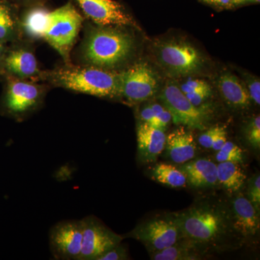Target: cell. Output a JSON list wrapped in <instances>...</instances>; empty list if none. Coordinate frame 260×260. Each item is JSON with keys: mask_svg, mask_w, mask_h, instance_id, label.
<instances>
[{"mask_svg": "<svg viewBox=\"0 0 260 260\" xmlns=\"http://www.w3.org/2000/svg\"><path fill=\"white\" fill-rule=\"evenodd\" d=\"M39 80L77 93L106 99L119 98V73L90 65L66 64L42 71Z\"/></svg>", "mask_w": 260, "mask_h": 260, "instance_id": "obj_2", "label": "cell"}, {"mask_svg": "<svg viewBox=\"0 0 260 260\" xmlns=\"http://www.w3.org/2000/svg\"><path fill=\"white\" fill-rule=\"evenodd\" d=\"M127 259L128 255L126 249L119 244L109 249L107 252L104 253L98 260H122Z\"/></svg>", "mask_w": 260, "mask_h": 260, "instance_id": "obj_29", "label": "cell"}, {"mask_svg": "<svg viewBox=\"0 0 260 260\" xmlns=\"http://www.w3.org/2000/svg\"><path fill=\"white\" fill-rule=\"evenodd\" d=\"M81 221L83 240L79 260H98L104 253L120 244L123 239L95 217H86Z\"/></svg>", "mask_w": 260, "mask_h": 260, "instance_id": "obj_10", "label": "cell"}, {"mask_svg": "<svg viewBox=\"0 0 260 260\" xmlns=\"http://www.w3.org/2000/svg\"><path fill=\"white\" fill-rule=\"evenodd\" d=\"M83 240L81 220H65L51 229L49 244L54 259L79 260Z\"/></svg>", "mask_w": 260, "mask_h": 260, "instance_id": "obj_11", "label": "cell"}, {"mask_svg": "<svg viewBox=\"0 0 260 260\" xmlns=\"http://www.w3.org/2000/svg\"><path fill=\"white\" fill-rule=\"evenodd\" d=\"M205 3H208L213 6L220 8H231L234 6L232 0H203Z\"/></svg>", "mask_w": 260, "mask_h": 260, "instance_id": "obj_35", "label": "cell"}, {"mask_svg": "<svg viewBox=\"0 0 260 260\" xmlns=\"http://www.w3.org/2000/svg\"><path fill=\"white\" fill-rule=\"evenodd\" d=\"M160 98L172 114L174 124L190 129H205L207 117L204 112L193 105L177 85L168 83L162 89Z\"/></svg>", "mask_w": 260, "mask_h": 260, "instance_id": "obj_9", "label": "cell"}, {"mask_svg": "<svg viewBox=\"0 0 260 260\" xmlns=\"http://www.w3.org/2000/svg\"><path fill=\"white\" fill-rule=\"evenodd\" d=\"M169 158L177 164H184L194 158L197 146L191 132L179 126L167 136L166 146Z\"/></svg>", "mask_w": 260, "mask_h": 260, "instance_id": "obj_15", "label": "cell"}, {"mask_svg": "<svg viewBox=\"0 0 260 260\" xmlns=\"http://www.w3.org/2000/svg\"><path fill=\"white\" fill-rule=\"evenodd\" d=\"M50 11L42 6L34 7L27 10L20 23V31L30 39H44Z\"/></svg>", "mask_w": 260, "mask_h": 260, "instance_id": "obj_19", "label": "cell"}, {"mask_svg": "<svg viewBox=\"0 0 260 260\" xmlns=\"http://www.w3.org/2000/svg\"><path fill=\"white\" fill-rule=\"evenodd\" d=\"M150 106L153 109L154 117L151 124L149 125L165 131L169 123L172 120V114L167 108L162 107L160 104H153Z\"/></svg>", "mask_w": 260, "mask_h": 260, "instance_id": "obj_25", "label": "cell"}, {"mask_svg": "<svg viewBox=\"0 0 260 260\" xmlns=\"http://www.w3.org/2000/svg\"><path fill=\"white\" fill-rule=\"evenodd\" d=\"M21 35L19 20L8 5L0 3V41L16 40Z\"/></svg>", "mask_w": 260, "mask_h": 260, "instance_id": "obj_23", "label": "cell"}, {"mask_svg": "<svg viewBox=\"0 0 260 260\" xmlns=\"http://www.w3.org/2000/svg\"><path fill=\"white\" fill-rule=\"evenodd\" d=\"M247 2H251V3H259L260 0H247Z\"/></svg>", "mask_w": 260, "mask_h": 260, "instance_id": "obj_38", "label": "cell"}, {"mask_svg": "<svg viewBox=\"0 0 260 260\" xmlns=\"http://www.w3.org/2000/svg\"><path fill=\"white\" fill-rule=\"evenodd\" d=\"M153 109L150 105L146 106L140 112V122L150 124L153 121Z\"/></svg>", "mask_w": 260, "mask_h": 260, "instance_id": "obj_34", "label": "cell"}, {"mask_svg": "<svg viewBox=\"0 0 260 260\" xmlns=\"http://www.w3.org/2000/svg\"><path fill=\"white\" fill-rule=\"evenodd\" d=\"M138 155L140 160L145 162L155 161L164 151L167 141L164 131L146 124L140 122L137 128Z\"/></svg>", "mask_w": 260, "mask_h": 260, "instance_id": "obj_14", "label": "cell"}, {"mask_svg": "<svg viewBox=\"0 0 260 260\" xmlns=\"http://www.w3.org/2000/svg\"><path fill=\"white\" fill-rule=\"evenodd\" d=\"M227 141V131L225 126H219L218 133L214 138L212 149L215 151H218Z\"/></svg>", "mask_w": 260, "mask_h": 260, "instance_id": "obj_33", "label": "cell"}, {"mask_svg": "<svg viewBox=\"0 0 260 260\" xmlns=\"http://www.w3.org/2000/svg\"><path fill=\"white\" fill-rule=\"evenodd\" d=\"M186 180L195 187H207L218 183L217 166L208 159L189 160L180 168Z\"/></svg>", "mask_w": 260, "mask_h": 260, "instance_id": "obj_18", "label": "cell"}, {"mask_svg": "<svg viewBox=\"0 0 260 260\" xmlns=\"http://www.w3.org/2000/svg\"><path fill=\"white\" fill-rule=\"evenodd\" d=\"M83 14L103 26L138 27L124 5L115 0H75Z\"/></svg>", "mask_w": 260, "mask_h": 260, "instance_id": "obj_12", "label": "cell"}, {"mask_svg": "<svg viewBox=\"0 0 260 260\" xmlns=\"http://www.w3.org/2000/svg\"><path fill=\"white\" fill-rule=\"evenodd\" d=\"M46 93L47 87L44 85L10 76L2 101V109L16 120H25L42 108Z\"/></svg>", "mask_w": 260, "mask_h": 260, "instance_id": "obj_5", "label": "cell"}, {"mask_svg": "<svg viewBox=\"0 0 260 260\" xmlns=\"http://www.w3.org/2000/svg\"><path fill=\"white\" fill-rule=\"evenodd\" d=\"M119 99L137 104L150 99L158 90L156 73L148 63L139 61L119 73Z\"/></svg>", "mask_w": 260, "mask_h": 260, "instance_id": "obj_7", "label": "cell"}, {"mask_svg": "<svg viewBox=\"0 0 260 260\" xmlns=\"http://www.w3.org/2000/svg\"><path fill=\"white\" fill-rule=\"evenodd\" d=\"M128 237L140 241L153 254L179 242L181 234L176 216L162 217L140 224Z\"/></svg>", "mask_w": 260, "mask_h": 260, "instance_id": "obj_8", "label": "cell"}, {"mask_svg": "<svg viewBox=\"0 0 260 260\" xmlns=\"http://www.w3.org/2000/svg\"><path fill=\"white\" fill-rule=\"evenodd\" d=\"M248 93L250 99L255 103L256 105L260 104V82L259 79L248 80Z\"/></svg>", "mask_w": 260, "mask_h": 260, "instance_id": "obj_31", "label": "cell"}, {"mask_svg": "<svg viewBox=\"0 0 260 260\" xmlns=\"http://www.w3.org/2000/svg\"><path fill=\"white\" fill-rule=\"evenodd\" d=\"M248 200L259 211L260 208V177L259 174L249 181L248 186Z\"/></svg>", "mask_w": 260, "mask_h": 260, "instance_id": "obj_28", "label": "cell"}, {"mask_svg": "<svg viewBox=\"0 0 260 260\" xmlns=\"http://www.w3.org/2000/svg\"><path fill=\"white\" fill-rule=\"evenodd\" d=\"M179 88L184 94L211 90L209 84L205 82V80L199 79L187 80L185 83L182 84Z\"/></svg>", "mask_w": 260, "mask_h": 260, "instance_id": "obj_27", "label": "cell"}, {"mask_svg": "<svg viewBox=\"0 0 260 260\" xmlns=\"http://www.w3.org/2000/svg\"><path fill=\"white\" fill-rule=\"evenodd\" d=\"M246 139L249 144L255 148L259 150L260 148V117L256 116L248 124L246 128Z\"/></svg>", "mask_w": 260, "mask_h": 260, "instance_id": "obj_26", "label": "cell"}, {"mask_svg": "<svg viewBox=\"0 0 260 260\" xmlns=\"http://www.w3.org/2000/svg\"><path fill=\"white\" fill-rule=\"evenodd\" d=\"M119 27H92L86 32L80 49L85 65L112 70L121 68L134 55L135 39Z\"/></svg>", "mask_w": 260, "mask_h": 260, "instance_id": "obj_1", "label": "cell"}, {"mask_svg": "<svg viewBox=\"0 0 260 260\" xmlns=\"http://www.w3.org/2000/svg\"><path fill=\"white\" fill-rule=\"evenodd\" d=\"M181 237L194 244H207L218 240L225 232V218L215 208L194 207L176 215Z\"/></svg>", "mask_w": 260, "mask_h": 260, "instance_id": "obj_4", "label": "cell"}, {"mask_svg": "<svg viewBox=\"0 0 260 260\" xmlns=\"http://www.w3.org/2000/svg\"><path fill=\"white\" fill-rule=\"evenodd\" d=\"M217 83L219 92L228 105L237 109L249 107L251 99L247 89L235 75L229 72L222 73Z\"/></svg>", "mask_w": 260, "mask_h": 260, "instance_id": "obj_17", "label": "cell"}, {"mask_svg": "<svg viewBox=\"0 0 260 260\" xmlns=\"http://www.w3.org/2000/svg\"><path fill=\"white\" fill-rule=\"evenodd\" d=\"M232 1L233 4H234V5H235L242 4V3H246V2H247V0H232Z\"/></svg>", "mask_w": 260, "mask_h": 260, "instance_id": "obj_37", "label": "cell"}, {"mask_svg": "<svg viewBox=\"0 0 260 260\" xmlns=\"http://www.w3.org/2000/svg\"><path fill=\"white\" fill-rule=\"evenodd\" d=\"M234 226L245 237L255 235L259 229V211L242 195H238L233 201Z\"/></svg>", "mask_w": 260, "mask_h": 260, "instance_id": "obj_16", "label": "cell"}, {"mask_svg": "<svg viewBox=\"0 0 260 260\" xmlns=\"http://www.w3.org/2000/svg\"><path fill=\"white\" fill-rule=\"evenodd\" d=\"M218 182L230 192H235L242 188L246 175L237 162H220L217 166Z\"/></svg>", "mask_w": 260, "mask_h": 260, "instance_id": "obj_20", "label": "cell"}, {"mask_svg": "<svg viewBox=\"0 0 260 260\" xmlns=\"http://www.w3.org/2000/svg\"><path fill=\"white\" fill-rule=\"evenodd\" d=\"M10 76L38 81L42 71L39 68L34 51L28 46H17L7 51L2 63Z\"/></svg>", "mask_w": 260, "mask_h": 260, "instance_id": "obj_13", "label": "cell"}, {"mask_svg": "<svg viewBox=\"0 0 260 260\" xmlns=\"http://www.w3.org/2000/svg\"><path fill=\"white\" fill-rule=\"evenodd\" d=\"M153 177L158 182L174 188L182 187L187 182L185 174L180 169L164 162L154 167Z\"/></svg>", "mask_w": 260, "mask_h": 260, "instance_id": "obj_22", "label": "cell"}, {"mask_svg": "<svg viewBox=\"0 0 260 260\" xmlns=\"http://www.w3.org/2000/svg\"><path fill=\"white\" fill-rule=\"evenodd\" d=\"M157 59L169 74L183 76L199 73L204 58L190 43L182 40L166 41L156 48Z\"/></svg>", "mask_w": 260, "mask_h": 260, "instance_id": "obj_6", "label": "cell"}, {"mask_svg": "<svg viewBox=\"0 0 260 260\" xmlns=\"http://www.w3.org/2000/svg\"><path fill=\"white\" fill-rule=\"evenodd\" d=\"M83 21V17L70 3L49 13L44 39L60 54L66 64H71L70 54Z\"/></svg>", "mask_w": 260, "mask_h": 260, "instance_id": "obj_3", "label": "cell"}, {"mask_svg": "<svg viewBox=\"0 0 260 260\" xmlns=\"http://www.w3.org/2000/svg\"><path fill=\"white\" fill-rule=\"evenodd\" d=\"M215 158L220 162H242L243 152L238 145L231 141L225 142V144L218 150Z\"/></svg>", "mask_w": 260, "mask_h": 260, "instance_id": "obj_24", "label": "cell"}, {"mask_svg": "<svg viewBox=\"0 0 260 260\" xmlns=\"http://www.w3.org/2000/svg\"><path fill=\"white\" fill-rule=\"evenodd\" d=\"M211 93L212 90H210V91L195 92V93L184 94V95L193 105L199 107L211 95Z\"/></svg>", "mask_w": 260, "mask_h": 260, "instance_id": "obj_32", "label": "cell"}, {"mask_svg": "<svg viewBox=\"0 0 260 260\" xmlns=\"http://www.w3.org/2000/svg\"><path fill=\"white\" fill-rule=\"evenodd\" d=\"M5 52H6V48H5V42L0 41V64L3 62V57H4Z\"/></svg>", "mask_w": 260, "mask_h": 260, "instance_id": "obj_36", "label": "cell"}, {"mask_svg": "<svg viewBox=\"0 0 260 260\" xmlns=\"http://www.w3.org/2000/svg\"><path fill=\"white\" fill-rule=\"evenodd\" d=\"M219 126H213V127L207 130L206 132L200 135L198 141H199L200 144L202 146L205 148H212L214 138H215V135L218 133Z\"/></svg>", "mask_w": 260, "mask_h": 260, "instance_id": "obj_30", "label": "cell"}, {"mask_svg": "<svg viewBox=\"0 0 260 260\" xmlns=\"http://www.w3.org/2000/svg\"><path fill=\"white\" fill-rule=\"evenodd\" d=\"M194 243L190 242L179 243L166 248L151 254V259L155 260H187L199 259V256L194 249Z\"/></svg>", "mask_w": 260, "mask_h": 260, "instance_id": "obj_21", "label": "cell"}]
</instances>
